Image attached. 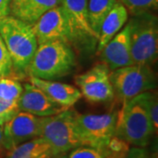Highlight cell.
<instances>
[{
  "label": "cell",
  "mask_w": 158,
  "mask_h": 158,
  "mask_svg": "<svg viewBox=\"0 0 158 158\" xmlns=\"http://www.w3.org/2000/svg\"><path fill=\"white\" fill-rule=\"evenodd\" d=\"M0 126H2V127H3V124H2V122H1V120H0Z\"/></svg>",
  "instance_id": "f1b7e54d"
},
{
  "label": "cell",
  "mask_w": 158,
  "mask_h": 158,
  "mask_svg": "<svg viewBox=\"0 0 158 158\" xmlns=\"http://www.w3.org/2000/svg\"><path fill=\"white\" fill-rule=\"evenodd\" d=\"M48 143L38 137L26 141L8 151L6 158H53Z\"/></svg>",
  "instance_id": "e0dca14e"
},
{
  "label": "cell",
  "mask_w": 158,
  "mask_h": 158,
  "mask_svg": "<svg viewBox=\"0 0 158 158\" xmlns=\"http://www.w3.org/2000/svg\"><path fill=\"white\" fill-rule=\"evenodd\" d=\"M0 77H1V75H0Z\"/></svg>",
  "instance_id": "4dcf8cb0"
},
{
  "label": "cell",
  "mask_w": 158,
  "mask_h": 158,
  "mask_svg": "<svg viewBox=\"0 0 158 158\" xmlns=\"http://www.w3.org/2000/svg\"><path fill=\"white\" fill-rule=\"evenodd\" d=\"M124 157H125V156H124ZM124 157H117V158H124Z\"/></svg>",
  "instance_id": "f546056e"
},
{
  "label": "cell",
  "mask_w": 158,
  "mask_h": 158,
  "mask_svg": "<svg viewBox=\"0 0 158 158\" xmlns=\"http://www.w3.org/2000/svg\"><path fill=\"white\" fill-rule=\"evenodd\" d=\"M28 79L31 84L43 90L52 100L62 106V107L70 108L83 97L78 88L71 85L30 76Z\"/></svg>",
  "instance_id": "5bb4252c"
},
{
  "label": "cell",
  "mask_w": 158,
  "mask_h": 158,
  "mask_svg": "<svg viewBox=\"0 0 158 158\" xmlns=\"http://www.w3.org/2000/svg\"><path fill=\"white\" fill-rule=\"evenodd\" d=\"M130 33L131 27L128 21L99 52L102 62L110 71L134 64L131 54Z\"/></svg>",
  "instance_id": "7c38bea8"
},
{
  "label": "cell",
  "mask_w": 158,
  "mask_h": 158,
  "mask_svg": "<svg viewBox=\"0 0 158 158\" xmlns=\"http://www.w3.org/2000/svg\"><path fill=\"white\" fill-rule=\"evenodd\" d=\"M128 19V11L125 6L118 1L103 20L97 42V51L99 53L104 47L124 27Z\"/></svg>",
  "instance_id": "2e32d148"
},
{
  "label": "cell",
  "mask_w": 158,
  "mask_h": 158,
  "mask_svg": "<svg viewBox=\"0 0 158 158\" xmlns=\"http://www.w3.org/2000/svg\"><path fill=\"white\" fill-rule=\"evenodd\" d=\"M18 106L19 111L38 117L56 115L68 109L52 100L43 90L30 82L23 85V91L18 101Z\"/></svg>",
  "instance_id": "4fadbf2b"
},
{
  "label": "cell",
  "mask_w": 158,
  "mask_h": 158,
  "mask_svg": "<svg viewBox=\"0 0 158 158\" xmlns=\"http://www.w3.org/2000/svg\"><path fill=\"white\" fill-rule=\"evenodd\" d=\"M19 112L17 103H11L0 98V120L3 126Z\"/></svg>",
  "instance_id": "cb8c5ba5"
},
{
  "label": "cell",
  "mask_w": 158,
  "mask_h": 158,
  "mask_svg": "<svg viewBox=\"0 0 158 158\" xmlns=\"http://www.w3.org/2000/svg\"><path fill=\"white\" fill-rule=\"evenodd\" d=\"M0 75L1 77H16L13 71L11 56L9 55L6 43L1 35H0Z\"/></svg>",
  "instance_id": "603a6c76"
},
{
  "label": "cell",
  "mask_w": 158,
  "mask_h": 158,
  "mask_svg": "<svg viewBox=\"0 0 158 158\" xmlns=\"http://www.w3.org/2000/svg\"><path fill=\"white\" fill-rule=\"evenodd\" d=\"M0 35L11 56L16 77L28 76V67L38 48L33 25L12 17L0 19Z\"/></svg>",
  "instance_id": "6da1fadb"
},
{
  "label": "cell",
  "mask_w": 158,
  "mask_h": 158,
  "mask_svg": "<svg viewBox=\"0 0 158 158\" xmlns=\"http://www.w3.org/2000/svg\"><path fill=\"white\" fill-rule=\"evenodd\" d=\"M3 142H4V132H3V127L0 126V149L4 148Z\"/></svg>",
  "instance_id": "4316f807"
},
{
  "label": "cell",
  "mask_w": 158,
  "mask_h": 158,
  "mask_svg": "<svg viewBox=\"0 0 158 158\" xmlns=\"http://www.w3.org/2000/svg\"><path fill=\"white\" fill-rule=\"evenodd\" d=\"M76 113L68 108L56 115L42 118L40 137L48 143L54 157L83 146L77 127Z\"/></svg>",
  "instance_id": "277c9868"
},
{
  "label": "cell",
  "mask_w": 158,
  "mask_h": 158,
  "mask_svg": "<svg viewBox=\"0 0 158 158\" xmlns=\"http://www.w3.org/2000/svg\"><path fill=\"white\" fill-rule=\"evenodd\" d=\"M22 91L23 85L18 78L13 77H0V98L18 104Z\"/></svg>",
  "instance_id": "d6986e66"
},
{
  "label": "cell",
  "mask_w": 158,
  "mask_h": 158,
  "mask_svg": "<svg viewBox=\"0 0 158 158\" xmlns=\"http://www.w3.org/2000/svg\"><path fill=\"white\" fill-rule=\"evenodd\" d=\"M129 23L134 64L151 66L157 59V18L149 11L133 16Z\"/></svg>",
  "instance_id": "5b68a950"
},
{
  "label": "cell",
  "mask_w": 158,
  "mask_h": 158,
  "mask_svg": "<svg viewBox=\"0 0 158 158\" xmlns=\"http://www.w3.org/2000/svg\"><path fill=\"white\" fill-rule=\"evenodd\" d=\"M42 118L19 111L3 126L4 148L9 151L26 141L40 137Z\"/></svg>",
  "instance_id": "30bf717a"
},
{
  "label": "cell",
  "mask_w": 158,
  "mask_h": 158,
  "mask_svg": "<svg viewBox=\"0 0 158 158\" xmlns=\"http://www.w3.org/2000/svg\"><path fill=\"white\" fill-rule=\"evenodd\" d=\"M33 27L38 45L57 40L71 45L68 21L61 5L44 13L33 25Z\"/></svg>",
  "instance_id": "8fae6325"
},
{
  "label": "cell",
  "mask_w": 158,
  "mask_h": 158,
  "mask_svg": "<svg viewBox=\"0 0 158 158\" xmlns=\"http://www.w3.org/2000/svg\"><path fill=\"white\" fill-rule=\"evenodd\" d=\"M118 113L101 114L76 113V123L83 146L107 149L116 132Z\"/></svg>",
  "instance_id": "52a82bcc"
},
{
  "label": "cell",
  "mask_w": 158,
  "mask_h": 158,
  "mask_svg": "<svg viewBox=\"0 0 158 158\" xmlns=\"http://www.w3.org/2000/svg\"><path fill=\"white\" fill-rule=\"evenodd\" d=\"M88 0H62L61 6L68 21L71 45L94 47L98 37L90 27L87 11Z\"/></svg>",
  "instance_id": "9c48e42d"
},
{
  "label": "cell",
  "mask_w": 158,
  "mask_h": 158,
  "mask_svg": "<svg viewBox=\"0 0 158 158\" xmlns=\"http://www.w3.org/2000/svg\"><path fill=\"white\" fill-rule=\"evenodd\" d=\"M58 158H67V156H63V155H61V156H59Z\"/></svg>",
  "instance_id": "83f0119b"
},
{
  "label": "cell",
  "mask_w": 158,
  "mask_h": 158,
  "mask_svg": "<svg viewBox=\"0 0 158 158\" xmlns=\"http://www.w3.org/2000/svg\"><path fill=\"white\" fill-rule=\"evenodd\" d=\"M114 97L123 103L156 88V79L151 66L132 64L110 71Z\"/></svg>",
  "instance_id": "8992f818"
},
{
  "label": "cell",
  "mask_w": 158,
  "mask_h": 158,
  "mask_svg": "<svg viewBox=\"0 0 158 158\" xmlns=\"http://www.w3.org/2000/svg\"><path fill=\"white\" fill-rule=\"evenodd\" d=\"M124 158H151L144 148L134 147L127 150Z\"/></svg>",
  "instance_id": "d4e9b609"
},
{
  "label": "cell",
  "mask_w": 158,
  "mask_h": 158,
  "mask_svg": "<svg viewBox=\"0 0 158 158\" xmlns=\"http://www.w3.org/2000/svg\"><path fill=\"white\" fill-rule=\"evenodd\" d=\"M77 66L71 45L62 40H52L38 45L28 67V77L53 80L70 74Z\"/></svg>",
  "instance_id": "7a4b0ae2"
},
{
  "label": "cell",
  "mask_w": 158,
  "mask_h": 158,
  "mask_svg": "<svg viewBox=\"0 0 158 158\" xmlns=\"http://www.w3.org/2000/svg\"><path fill=\"white\" fill-rule=\"evenodd\" d=\"M137 98L141 102V104L146 109L147 113L149 115V118L152 121L153 127L156 134L157 133L158 128V102L157 97L155 93L150 90L145 91L138 95Z\"/></svg>",
  "instance_id": "ffe728a7"
},
{
  "label": "cell",
  "mask_w": 158,
  "mask_h": 158,
  "mask_svg": "<svg viewBox=\"0 0 158 158\" xmlns=\"http://www.w3.org/2000/svg\"><path fill=\"white\" fill-rule=\"evenodd\" d=\"M11 0H0V19L10 15Z\"/></svg>",
  "instance_id": "484cf974"
},
{
  "label": "cell",
  "mask_w": 158,
  "mask_h": 158,
  "mask_svg": "<svg viewBox=\"0 0 158 158\" xmlns=\"http://www.w3.org/2000/svg\"><path fill=\"white\" fill-rule=\"evenodd\" d=\"M132 16L149 12L157 7L158 0H120Z\"/></svg>",
  "instance_id": "7402d4cb"
},
{
  "label": "cell",
  "mask_w": 158,
  "mask_h": 158,
  "mask_svg": "<svg viewBox=\"0 0 158 158\" xmlns=\"http://www.w3.org/2000/svg\"><path fill=\"white\" fill-rule=\"evenodd\" d=\"M67 158H113L109 149H99L90 146H79L72 149Z\"/></svg>",
  "instance_id": "44dd1931"
},
{
  "label": "cell",
  "mask_w": 158,
  "mask_h": 158,
  "mask_svg": "<svg viewBox=\"0 0 158 158\" xmlns=\"http://www.w3.org/2000/svg\"><path fill=\"white\" fill-rule=\"evenodd\" d=\"M75 83L82 96L90 103H107L114 98L110 69L105 63L96 64L85 73L76 76Z\"/></svg>",
  "instance_id": "ba28073f"
},
{
  "label": "cell",
  "mask_w": 158,
  "mask_h": 158,
  "mask_svg": "<svg viewBox=\"0 0 158 158\" xmlns=\"http://www.w3.org/2000/svg\"><path fill=\"white\" fill-rule=\"evenodd\" d=\"M117 2L118 0H88V20L98 40L103 20Z\"/></svg>",
  "instance_id": "ac0fdd59"
},
{
  "label": "cell",
  "mask_w": 158,
  "mask_h": 158,
  "mask_svg": "<svg viewBox=\"0 0 158 158\" xmlns=\"http://www.w3.org/2000/svg\"><path fill=\"white\" fill-rule=\"evenodd\" d=\"M62 0H11L10 15L34 25L50 9L61 5Z\"/></svg>",
  "instance_id": "9a60e30c"
},
{
  "label": "cell",
  "mask_w": 158,
  "mask_h": 158,
  "mask_svg": "<svg viewBox=\"0 0 158 158\" xmlns=\"http://www.w3.org/2000/svg\"><path fill=\"white\" fill-rule=\"evenodd\" d=\"M152 121L137 97L123 103L118 113L115 136L135 147L147 146L155 134Z\"/></svg>",
  "instance_id": "3957f363"
}]
</instances>
